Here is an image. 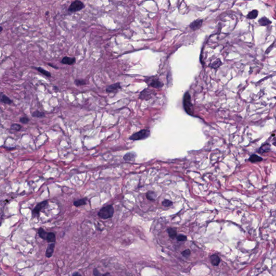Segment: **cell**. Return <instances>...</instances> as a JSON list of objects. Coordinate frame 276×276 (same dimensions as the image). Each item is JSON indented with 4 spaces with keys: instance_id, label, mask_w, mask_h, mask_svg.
Segmentation results:
<instances>
[{
    "instance_id": "obj_9",
    "label": "cell",
    "mask_w": 276,
    "mask_h": 276,
    "mask_svg": "<svg viewBox=\"0 0 276 276\" xmlns=\"http://www.w3.org/2000/svg\"><path fill=\"white\" fill-rule=\"evenodd\" d=\"M55 248V243H52L50 244L47 248L46 252H45V256L47 258L51 257L54 253V250Z\"/></svg>"
},
{
    "instance_id": "obj_24",
    "label": "cell",
    "mask_w": 276,
    "mask_h": 276,
    "mask_svg": "<svg viewBox=\"0 0 276 276\" xmlns=\"http://www.w3.org/2000/svg\"><path fill=\"white\" fill-rule=\"evenodd\" d=\"M38 235L39 236V237L41 238V239H43L44 240H46L47 239V232L43 229L42 228H39V230H38Z\"/></svg>"
},
{
    "instance_id": "obj_38",
    "label": "cell",
    "mask_w": 276,
    "mask_h": 276,
    "mask_svg": "<svg viewBox=\"0 0 276 276\" xmlns=\"http://www.w3.org/2000/svg\"><path fill=\"white\" fill-rule=\"evenodd\" d=\"M2 30H3V28H2V27H1V30H0L1 33L2 31Z\"/></svg>"
},
{
    "instance_id": "obj_26",
    "label": "cell",
    "mask_w": 276,
    "mask_h": 276,
    "mask_svg": "<svg viewBox=\"0 0 276 276\" xmlns=\"http://www.w3.org/2000/svg\"><path fill=\"white\" fill-rule=\"evenodd\" d=\"M32 116L36 118H43L45 117V113L39 111H35L33 113Z\"/></svg>"
},
{
    "instance_id": "obj_37",
    "label": "cell",
    "mask_w": 276,
    "mask_h": 276,
    "mask_svg": "<svg viewBox=\"0 0 276 276\" xmlns=\"http://www.w3.org/2000/svg\"><path fill=\"white\" fill-rule=\"evenodd\" d=\"M53 90H54L55 91H58V90H59V89H58V88L57 86H53Z\"/></svg>"
},
{
    "instance_id": "obj_39",
    "label": "cell",
    "mask_w": 276,
    "mask_h": 276,
    "mask_svg": "<svg viewBox=\"0 0 276 276\" xmlns=\"http://www.w3.org/2000/svg\"><path fill=\"white\" fill-rule=\"evenodd\" d=\"M48 13H49L48 12H47V13H46V15H48Z\"/></svg>"
},
{
    "instance_id": "obj_22",
    "label": "cell",
    "mask_w": 276,
    "mask_h": 276,
    "mask_svg": "<svg viewBox=\"0 0 276 276\" xmlns=\"http://www.w3.org/2000/svg\"><path fill=\"white\" fill-rule=\"evenodd\" d=\"M86 200H87V198H81V199H80L78 200H77L76 201L74 202V205L75 206H84L86 203Z\"/></svg>"
},
{
    "instance_id": "obj_35",
    "label": "cell",
    "mask_w": 276,
    "mask_h": 276,
    "mask_svg": "<svg viewBox=\"0 0 276 276\" xmlns=\"http://www.w3.org/2000/svg\"><path fill=\"white\" fill-rule=\"evenodd\" d=\"M47 65H48L49 66H51V67H53V68H54V69H58V67L57 66H54L53 65V64H50V63H48V64H47Z\"/></svg>"
},
{
    "instance_id": "obj_36",
    "label": "cell",
    "mask_w": 276,
    "mask_h": 276,
    "mask_svg": "<svg viewBox=\"0 0 276 276\" xmlns=\"http://www.w3.org/2000/svg\"><path fill=\"white\" fill-rule=\"evenodd\" d=\"M272 144L274 146H276V136L273 139V141H272Z\"/></svg>"
},
{
    "instance_id": "obj_5",
    "label": "cell",
    "mask_w": 276,
    "mask_h": 276,
    "mask_svg": "<svg viewBox=\"0 0 276 276\" xmlns=\"http://www.w3.org/2000/svg\"><path fill=\"white\" fill-rule=\"evenodd\" d=\"M146 82L148 85L156 89H160L164 85V84L155 78H150L148 80H146Z\"/></svg>"
},
{
    "instance_id": "obj_14",
    "label": "cell",
    "mask_w": 276,
    "mask_h": 276,
    "mask_svg": "<svg viewBox=\"0 0 276 276\" xmlns=\"http://www.w3.org/2000/svg\"><path fill=\"white\" fill-rule=\"evenodd\" d=\"M1 102L2 103H4L5 104H8V105H10L13 103V102L8 97H7L5 94H3L2 93L1 94Z\"/></svg>"
},
{
    "instance_id": "obj_3",
    "label": "cell",
    "mask_w": 276,
    "mask_h": 276,
    "mask_svg": "<svg viewBox=\"0 0 276 276\" xmlns=\"http://www.w3.org/2000/svg\"><path fill=\"white\" fill-rule=\"evenodd\" d=\"M150 136V131L148 130H142L133 134L130 136V139L132 140H140L145 139Z\"/></svg>"
},
{
    "instance_id": "obj_17",
    "label": "cell",
    "mask_w": 276,
    "mask_h": 276,
    "mask_svg": "<svg viewBox=\"0 0 276 276\" xmlns=\"http://www.w3.org/2000/svg\"><path fill=\"white\" fill-rule=\"evenodd\" d=\"M258 23L262 26H267L271 23V21L266 17H263L259 19Z\"/></svg>"
},
{
    "instance_id": "obj_31",
    "label": "cell",
    "mask_w": 276,
    "mask_h": 276,
    "mask_svg": "<svg viewBox=\"0 0 276 276\" xmlns=\"http://www.w3.org/2000/svg\"><path fill=\"white\" fill-rule=\"evenodd\" d=\"M181 254L183 257L188 258L190 256V255L191 254V251L189 249H186L185 250H184L181 253Z\"/></svg>"
},
{
    "instance_id": "obj_15",
    "label": "cell",
    "mask_w": 276,
    "mask_h": 276,
    "mask_svg": "<svg viewBox=\"0 0 276 276\" xmlns=\"http://www.w3.org/2000/svg\"><path fill=\"white\" fill-rule=\"evenodd\" d=\"M136 156V155L135 153H128L124 155V159L126 161H134Z\"/></svg>"
},
{
    "instance_id": "obj_8",
    "label": "cell",
    "mask_w": 276,
    "mask_h": 276,
    "mask_svg": "<svg viewBox=\"0 0 276 276\" xmlns=\"http://www.w3.org/2000/svg\"><path fill=\"white\" fill-rule=\"evenodd\" d=\"M75 62H76L75 57H70L67 56L63 57L62 60L61 61V63L65 65H71L74 64Z\"/></svg>"
},
{
    "instance_id": "obj_1",
    "label": "cell",
    "mask_w": 276,
    "mask_h": 276,
    "mask_svg": "<svg viewBox=\"0 0 276 276\" xmlns=\"http://www.w3.org/2000/svg\"><path fill=\"white\" fill-rule=\"evenodd\" d=\"M114 208L112 206L108 205L102 208L98 213L99 217L103 220H107L112 217L114 214Z\"/></svg>"
},
{
    "instance_id": "obj_27",
    "label": "cell",
    "mask_w": 276,
    "mask_h": 276,
    "mask_svg": "<svg viewBox=\"0 0 276 276\" xmlns=\"http://www.w3.org/2000/svg\"><path fill=\"white\" fill-rule=\"evenodd\" d=\"M222 65V61H221L220 59H217L215 61H214L211 65V67H212V68H214V69H216L219 67H220V66Z\"/></svg>"
},
{
    "instance_id": "obj_32",
    "label": "cell",
    "mask_w": 276,
    "mask_h": 276,
    "mask_svg": "<svg viewBox=\"0 0 276 276\" xmlns=\"http://www.w3.org/2000/svg\"><path fill=\"white\" fill-rule=\"evenodd\" d=\"M162 204L164 206L169 207V206H170L173 204V202L170 200H164V201L162 202Z\"/></svg>"
},
{
    "instance_id": "obj_2",
    "label": "cell",
    "mask_w": 276,
    "mask_h": 276,
    "mask_svg": "<svg viewBox=\"0 0 276 276\" xmlns=\"http://www.w3.org/2000/svg\"><path fill=\"white\" fill-rule=\"evenodd\" d=\"M183 106L186 112L190 116L194 115L193 107L191 102V98L189 92H186L183 98Z\"/></svg>"
},
{
    "instance_id": "obj_28",
    "label": "cell",
    "mask_w": 276,
    "mask_h": 276,
    "mask_svg": "<svg viewBox=\"0 0 276 276\" xmlns=\"http://www.w3.org/2000/svg\"><path fill=\"white\" fill-rule=\"evenodd\" d=\"M75 84L77 86H79L84 85L86 84V83L85 80H82V79H76L75 80Z\"/></svg>"
},
{
    "instance_id": "obj_34",
    "label": "cell",
    "mask_w": 276,
    "mask_h": 276,
    "mask_svg": "<svg viewBox=\"0 0 276 276\" xmlns=\"http://www.w3.org/2000/svg\"><path fill=\"white\" fill-rule=\"evenodd\" d=\"M72 276H82V275L79 273L78 272H74L73 274H72Z\"/></svg>"
},
{
    "instance_id": "obj_30",
    "label": "cell",
    "mask_w": 276,
    "mask_h": 276,
    "mask_svg": "<svg viewBox=\"0 0 276 276\" xmlns=\"http://www.w3.org/2000/svg\"><path fill=\"white\" fill-rule=\"evenodd\" d=\"M21 126L17 124H14L11 126V129L14 131H19L21 130Z\"/></svg>"
},
{
    "instance_id": "obj_7",
    "label": "cell",
    "mask_w": 276,
    "mask_h": 276,
    "mask_svg": "<svg viewBox=\"0 0 276 276\" xmlns=\"http://www.w3.org/2000/svg\"><path fill=\"white\" fill-rule=\"evenodd\" d=\"M120 88H121L120 84L119 83H114V84H113L108 86L106 89V91L108 92L111 93V92H114L117 91Z\"/></svg>"
},
{
    "instance_id": "obj_11",
    "label": "cell",
    "mask_w": 276,
    "mask_h": 276,
    "mask_svg": "<svg viewBox=\"0 0 276 276\" xmlns=\"http://www.w3.org/2000/svg\"><path fill=\"white\" fill-rule=\"evenodd\" d=\"M152 91V90H148V89L144 90L141 93L140 98L141 99H147L150 98L153 94V92Z\"/></svg>"
},
{
    "instance_id": "obj_18",
    "label": "cell",
    "mask_w": 276,
    "mask_h": 276,
    "mask_svg": "<svg viewBox=\"0 0 276 276\" xmlns=\"http://www.w3.org/2000/svg\"><path fill=\"white\" fill-rule=\"evenodd\" d=\"M56 235L53 233H47V242L49 243H55L56 242Z\"/></svg>"
},
{
    "instance_id": "obj_25",
    "label": "cell",
    "mask_w": 276,
    "mask_h": 276,
    "mask_svg": "<svg viewBox=\"0 0 276 276\" xmlns=\"http://www.w3.org/2000/svg\"><path fill=\"white\" fill-rule=\"evenodd\" d=\"M93 274L94 276H110V274L109 273L107 272L106 273H102L97 269H94Z\"/></svg>"
},
{
    "instance_id": "obj_13",
    "label": "cell",
    "mask_w": 276,
    "mask_h": 276,
    "mask_svg": "<svg viewBox=\"0 0 276 276\" xmlns=\"http://www.w3.org/2000/svg\"><path fill=\"white\" fill-rule=\"evenodd\" d=\"M271 145L269 144H265L259 148L257 152L259 154H263L264 153H267L270 150Z\"/></svg>"
},
{
    "instance_id": "obj_20",
    "label": "cell",
    "mask_w": 276,
    "mask_h": 276,
    "mask_svg": "<svg viewBox=\"0 0 276 276\" xmlns=\"http://www.w3.org/2000/svg\"><path fill=\"white\" fill-rule=\"evenodd\" d=\"M33 68L35 69L36 70H37L38 72H39L40 73H41L42 74H43L45 76H47V77H51V75L50 74V72L47 71L45 70V69H44L42 67H33Z\"/></svg>"
},
{
    "instance_id": "obj_33",
    "label": "cell",
    "mask_w": 276,
    "mask_h": 276,
    "mask_svg": "<svg viewBox=\"0 0 276 276\" xmlns=\"http://www.w3.org/2000/svg\"><path fill=\"white\" fill-rule=\"evenodd\" d=\"M19 121L23 124H27L29 122V119L28 118L26 117H22V118H20Z\"/></svg>"
},
{
    "instance_id": "obj_12",
    "label": "cell",
    "mask_w": 276,
    "mask_h": 276,
    "mask_svg": "<svg viewBox=\"0 0 276 276\" xmlns=\"http://www.w3.org/2000/svg\"><path fill=\"white\" fill-rule=\"evenodd\" d=\"M202 23H203V21L202 19L195 21L194 22H193L192 23L190 24V28L192 30H196L201 27Z\"/></svg>"
},
{
    "instance_id": "obj_29",
    "label": "cell",
    "mask_w": 276,
    "mask_h": 276,
    "mask_svg": "<svg viewBox=\"0 0 276 276\" xmlns=\"http://www.w3.org/2000/svg\"><path fill=\"white\" fill-rule=\"evenodd\" d=\"M176 239L179 242H184L187 240V237L186 236L183 235H179L177 236Z\"/></svg>"
},
{
    "instance_id": "obj_16",
    "label": "cell",
    "mask_w": 276,
    "mask_h": 276,
    "mask_svg": "<svg viewBox=\"0 0 276 276\" xmlns=\"http://www.w3.org/2000/svg\"><path fill=\"white\" fill-rule=\"evenodd\" d=\"M167 231L169 237L170 239H174L176 238L177 237V231L176 229L172 228H169L167 230Z\"/></svg>"
},
{
    "instance_id": "obj_23",
    "label": "cell",
    "mask_w": 276,
    "mask_h": 276,
    "mask_svg": "<svg viewBox=\"0 0 276 276\" xmlns=\"http://www.w3.org/2000/svg\"><path fill=\"white\" fill-rule=\"evenodd\" d=\"M156 194L154 192L150 191L148 192L146 194V197L148 200L150 201H154L156 198Z\"/></svg>"
},
{
    "instance_id": "obj_10",
    "label": "cell",
    "mask_w": 276,
    "mask_h": 276,
    "mask_svg": "<svg viewBox=\"0 0 276 276\" xmlns=\"http://www.w3.org/2000/svg\"><path fill=\"white\" fill-rule=\"evenodd\" d=\"M210 261H211V264L213 266H215V267L218 266L220 263V262H221L219 256L217 255H215V254L211 255L210 256Z\"/></svg>"
},
{
    "instance_id": "obj_21",
    "label": "cell",
    "mask_w": 276,
    "mask_h": 276,
    "mask_svg": "<svg viewBox=\"0 0 276 276\" xmlns=\"http://www.w3.org/2000/svg\"><path fill=\"white\" fill-rule=\"evenodd\" d=\"M258 15V12L257 10H253V11L249 12L247 16V18L250 19H253L257 18Z\"/></svg>"
},
{
    "instance_id": "obj_19",
    "label": "cell",
    "mask_w": 276,
    "mask_h": 276,
    "mask_svg": "<svg viewBox=\"0 0 276 276\" xmlns=\"http://www.w3.org/2000/svg\"><path fill=\"white\" fill-rule=\"evenodd\" d=\"M262 160H263L262 158L257 154H253L249 158V161H250L251 162H253V163L260 162V161H262Z\"/></svg>"
},
{
    "instance_id": "obj_4",
    "label": "cell",
    "mask_w": 276,
    "mask_h": 276,
    "mask_svg": "<svg viewBox=\"0 0 276 276\" xmlns=\"http://www.w3.org/2000/svg\"><path fill=\"white\" fill-rule=\"evenodd\" d=\"M85 7V5L82 1L76 0L71 3L69 7L68 11L70 13H76L83 9Z\"/></svg>"
},
{
    "instance_id": "obj_6",
    "label": "cell",
    "mask_w": 276,
    "mask_h": 276,
    "mask_svg": "<svg viewBox=\"0 0 276 276\" xmlns=\"http://www.w3.org/2000/svg\"><path fill=\"white\" fill-rule=\"evenodd\" d=\"M48 202L47 201H44L41 202L39 203H38L36 205V206L34 208V209H33V216H37L39 215L40 211H41V210L43 208H45L46 206H47V204Z\"/></svg>"
}]
</instances>
